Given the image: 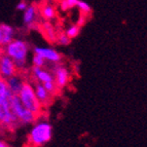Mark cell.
<instances>
[{"label":"cell","mask_w":147,"mask_h":147,"mask_svg":"<svg viewBox=\"0 0 147 147\" xmlns=\"http://www.w3.org/2000/svg\"><path fill=\"white\" fill-rule=\"evenodd\" d=\"M3 54L9 57L16 64L18 70H24L27 67L30 54V45L26 40L15 38L3 49Z\"/></svg>","instance_id":"7a4b0ae2"},{"label":"cell","mask_w":147,"mask_h":147,"mask_svg":"<svg viewBox=\"0 0 147 147\" xmlns=\"http://www.w3.org/2000/svg\"><path fill=\"white\" fill-rule=\"evenodd\" d=\"M51 72L53 74L54 81L57 88H63L65 86H67V84L70 81V78H71V73L69 71L68 67L61 63L53 64L52 71Z\"/></svg>","instance_id":"8992f818"},{"label":"cell","mask_w":147,"mask_h":147,"mask_svg":"<svg viewBox=\"0 0 147 147\" xmlns=\"http://www.w3.org/2000/svg\"><path fill=\"white\" fill-rule=\"evenodd\" d=\"M6 81V84H7V88H9V91L11 92L12 95H18L20 93L21 88H22L23 84L26 80L24 79L21 74H19L17 72L16 74H13L12 76L8 77L7 79H5Z\"/></svg>","instance_id":"7c38bea8"},{"label":"cell","mask_w":147,"mask_h":147,"mask_svg":"<svg viewBox=\"0 0 147 147\" xmlns=\"http://www.w3.org/2000/svg\"><path fill=\"white\" fill-rule=\"evenodd\" d=\"M12 94L7 88L5 79L0 77V127L4 130H15L20 123L10 109V100Z\"/></svg>","instance_id":"6da1fadb"},{"label":"cell","mask_w":147,"mask_h":147,"mask_svg":"<svg viewBox=\"0 0 147 147\" xmlns=\"http://www.w3.org/2000/svg\"><path fill=\"white\" fill-rule=\"evenodd\" d=\"M15 28L5 23L0 24V47H4L12 39H15Z\"/></svg>","instance_id":"8fae6325"},{"label":"cell","mask_w":147,"mask_h":147,"mask_svg":"<svg viewBox=\"0 0 147 147\" xmlns=\"http://www.w3.org/2000/svg\"><path fill=\"white\" fill-rule=\"evenodd\" d=\"M86 16H84V15H79V18H78V20H77V22L75 23L77 26H79V27H81V26H84V23H86Z\"/></svg>","instance_id":"7402d4cb"},{"label":"cell","mask_w":147,"mask_h":147,"mask_svg":"<svg viewBox=\"0 0 147 147\" xmlns=\"http://www.w3.org/2000/svg\"><path fill=\"white\" fill-rule=\"evenodd\" d=\"M10 109L21 125H32L36 121L38 117L36 114L31 112L29 109H27L23 105L18 95L12 96L10 100Z\"/></svg>","instance_id":"5b68a950"},{"label":"cell","mask_w":147,"mask_h":147,"mask_svg":"<svg viewBox=\"0 0 147 147\" xmlns=\"http://www.w3.org/2000/svg\"><path fill=\"white\" fill-rule=\"evenodd\" d=\"M56 42L59 45H63V47H66L68 44H70L71 42V39L65 34V32H60L57 34V37H56Z\"/></svg>","instance_id":"d6986e66"},{"label":"cell","mask_w":147,"mask_h":147,"mask_svg":"<svg viewBox=\"0 0 147 147\" xmlns=\"http://www.w3.org/2000/svg\"><path fill=\"white\" fill-rule=\"evenodd\" d=\"M28 5H29V4H28L25 0H21L20 2L17 4V9L19 10V11H24V10L27 8Z\"/></svg>","instance_id":"44dd1931"},{"label":"cell","mask_w":147,"mask_h":147,"mask_svg":"<svg viewBox=\"0 0 147 147\" xmlns=\"http://www.w3.org/2000/svg\"><path fill=\"white\" fill-rule=\"evenodd\" d=\"M33 54L40 56L44 61L52 64L61 63L62 55L57 49L51 47H35L33 49Z\"/></svg>","instance_id":"52a82bcc"},{"label":"cell","mask_w":147,"mask_h":147,"mask_svg":"<svg viewBox=\"0 0 147 147\" xmlns=\"http://www.w3.org/2000/svg\"><path fill=\"white\" fill-rule=\"evenodd\" d=\"M18 97L21 100L23 105L27 109H29L31 112L36 114L37 116H39L41 114L42 106L36 98L33 84H31L28 81H25L20 93L18 94Z\"/></svg>","instance_id":"277c9868"},{"label":"cell","mask_w":147,"mask_h":147,"mask_svg":"<svg viewBox=\"0 0 147 147\" xmlns=\"http://www.w3.org/2000/svg\"><path fill=\"white\" fill-rule=\"evenodd\" d=\"M79 33H80V27L77 26L76 24L70 25L66 30H65V34L70 38V39H74L78 36Z\"/></svg>","instance_id":"ac0fdd59"},{"label":"cell","mask_w":147,"mask_h":147,"mask_svg":"<svg viewBox=\"0 0 147 147\" xmlns=\"http://www.w3.org/2000/svg\"><path fill=\"white\" fill-rule=\"evenodd\" d=\"M78 0H60L59 7L62 11H68L76 7Z\"/></svg>","instance_id":"2e32d148"},{"label":"cell","mask_w":147,"mask_h":147,"mask_svg":"<svg viewBox=\"0 0 147 147\" xmlns=\"http://www.w3.org/2000/svg\"><path fill=\"white\" fill-rule=\"evenodd\" d=\"M31 75L36 82H39L41 84H45L47 82L54 81V77L51 71L44 67H32L31 69Z\"/></svg>","instance_id":"30bf717a"},{"label":"cell","mask_w":147,"mask_h":147,"mask_svg":"<svg viewBox=\"0 0 147 147\" xmlns=\"http://www.w3.org/2000/svg\"><path fill=\"white\" fill-rule=\"evenodd\" d=\"M39 16L43 19L45 22H52L54 19H56L57 9L54 5L51 3H44L38 8Z\"/></svg>","instance_id":"5bb4252c"},{"label":"cell","mask_w":147,"mask_h":147,"mask_svg":"<svg viewBox=\"0 0 147 147\" xmlns=\"http://www.w3.org/2000/svg\"><path fill=\"white\" fill-rule=\"evenodd\" d=\"M34 88V93L36 95V98L37 100L39 101V103L41 104V106H47L49 103H51V101H52V97L53 95L49 93V92L45 90L43 86L39 82H36V84L33 86Z\"/></svg>","instance_id":"4fadbf2b"},{"label":"cell","mask_w":147,"mask_h":147,"mask_svg":"<svg viewBox=\"0 0 147 147\" xmlns=\"http://www.w3.org/2000/svg\"><path fill=\"white\" fill-rule=\"evenodd\" d=\"M38 7L34 4H30L23 11V24L28 28H33L38 22Z\"/></svg>","instance_id":"9c48e42d"},{"label":"cell","mask_w":147,"mask_h":147,"mask_svg":"<svg viewBox=\"0 0 147 147\" xmlns=\"http://www.w3.org/2000/svg\"><path fill=\"white\" fill-rule=\"evenodd\" d=\"M41 28H42V31H43L44 35H45V37H47V39L52 42H56V37H57V34H58V33L56 32V30H55L52 23L45 22V21H44Z\"/></svg>","instance_id":"9a60e30c"},{"label":"cell","mask_w":147,"mask_h":147,"mask_svg":"<svg viewBox=\"0 0 147 147\" xmlns=\"http://www.w3.org/2000/svg\"><path fill=\"white\" fill-rule=\"evenodd\" d=\"M2 55H3V49H1V47H0V58L2 57Z\"/></svg>","instance_id":"cb8c5ba5"},{"label":"cell","mask_w":147,"mask_h":147,"mask_svg":"<svg viewBox=\"0 0 147 147\" xmlns=\"http://www.w3.org/2000/svg\"><path fill=\"white\" fill-rule=\"evenodd\" d=\"M53 138V125L47 120L35 121L29 132V142L34 147H43Z\"/></svg>","instance_id":"3957f363"},{"label":"cell","mask_w":147,"mask_h":147,"mask_svg":"<svg viewBox=\"0 0 147 147\" xmlns=\"http://www.w3.org/2000/svg\"><path fill=\"white\" fill-rule=\"evenodd\" d=\"M18 72L16 64L13 63L9 57L3 54L0 58V77L3 79H7Z\"/></svg>","instance_id":"ba28073f"},{"label":"cell","mask_w":147,"mask_h":147,"mask_svg":"<svg viewBox=\"0 0 147 147\" xmlns=\"http://www.w3.org/2000/svg\"><path fill=\"white\" fill-rule=\"evenodd\" d=\"M31 62H32V65L34 67H45V65H47V62L44 61L41 57L36 54H33Z\"/></svg>","instance_id":"ffe728a7"},{"label":"cell","mask_w":147,"mask_h":147,"mask_svg":"<svg viewBox=\"0 0 147 147\" xmlns=\"http://www.w3.org/2000/svg\"><path fill=\"white\" fill-rule=\"evenodd\" d=\"M0 147H10V146L7 144V143L5 142V141H3V140L0 139Z\"/></svg>","instance_id":"603a6c76"},{"label":"cell","mask_w":147,"mask_h":147,"mask_svg":"<svg viewBox=\"0 0 147 147\" xmlns=\"http://www.w3.org/2000/svg\"><path fill=\"white\" fill-rule=\"evenodd\" d=\"M76 8L79 10V12H80L81 15L86 16V17H88L92 13V7L90 6L88 3H86L84 0H78L77 5H76Z\"/></svg>","instance_id":"e0dca14e"}]
</instances>
